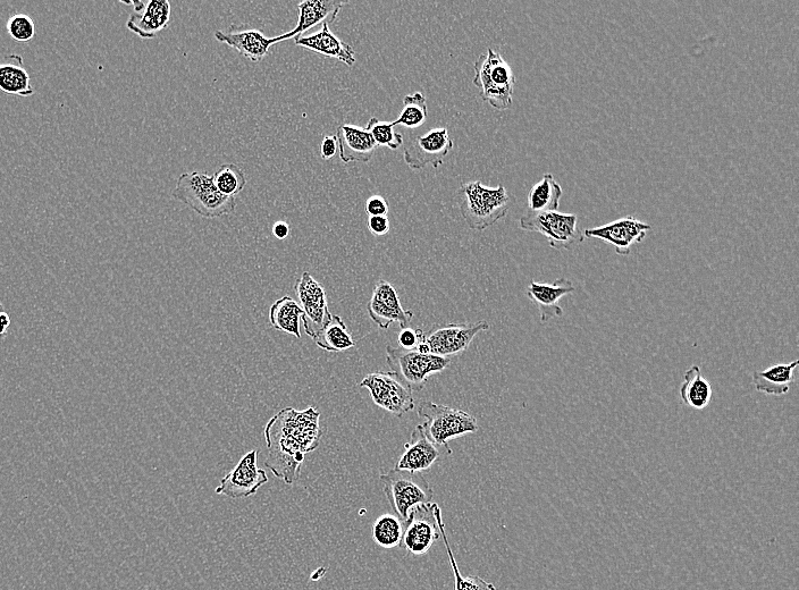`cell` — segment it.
<instances>
[{
    "label": "cell",
    "mask_w": 799,
    "mask_h": 590,
    "mask_svg": "<svg viewBox=\"0 0 799 590\" xmlns=\"http://www.w3.org/2000/svg\"><path fill=\"white\" fill-rule=\"evenodd\" d=\"M259 450H252L243 455L229 474H227L216 488V494L230 497V499H246L255 495L260 487L268 483L265 470L260 469L258 463Z\"/></svg>",
    "instance_id": "cell-13"
},
{
    "label": "cell",
    "mask_w": 799,
    "mask_h": 590,
    "mask_svg": "<svg viewBox=\"0 0 799 590\" xmlns=\"http://www.w3.org/2000/svg\"><path fill=\"white\" fill-rule=\"evenodd\" d=\"M304 316L299 303L291 297H283L273 303L269 310V322L277 331H281L300 339V322Z\"/></svg>",
    "instance_id": "cell-29"
},
{
    "label": "cell",
    "mask_w": 799,
    "mask_h": 590,
    "mask_svg": "<svg viewBox=\"0 0 799 590\" xmlns=\"http://www.w3.org/2000/svg\"><path fill=\"white\" fill-rule=\"evenodd\" d=\"M302 309V323L305 332L313 337L330 322L332 314L328 309L325 289L310 273L305 272L294 285Z\"/></svg>",
    "instance_id": "cell-11"
},
{
    "label": "cell",
    "mask_w": 799,
    "mask_h": 590,
    "mask_svg": "<svg viewBox=\"0 0 799 590\" xmlns=\"http://www.w3.org/2000/svg\"><path fill=\"white\" fill-rule=\"evenodd\" d=\"M215 39L238 50L252 63L262 62L269 54V49L280 44L279 38H267L262 31L257 29L237 30L234 27L229 32L217 30Z\"/></svg>",
    "instance_id": "cell-19"
},
{
    "label": "cell",
    "mask_w": 799,
    "mask_h": 590,
    "mask_svg": "<svg viewBox=\"0 0 799 590\" xmlns=\"http://www.w3.org/2000/svg\"><path fill=\"white\" fill-rule=\"evenodd\" d=\"M338 140L333 136L324 138L321 146V155L324 160L332 159L338 151Z\"/></svg>",
    "instance_id": "cell-39"
},
{
    "label": "cell",
    "mask_w": 799,
    "mask_h": 590,
    "mask_svg": "<svg viewBox=\"0 0 799 590\" xmlns=\"http://www.w3.org/2000/svg\"><path fill=\"white\" fill-rule=\"evenodd\" d=\"M322 435L321 412L316 408L282 409L265 427L267 468L285 484L296 483L306 454L318 448Z\"/></svg>",
    "instance_id": "cell-1"
},
{
    "label": "cell",
    "mask_w": 799,
    "mask_h": 590,
    "mask_svg": "<svg viewBox=\"0 0 799 590\" xmlns=\"http://www.w3.org/2000/svg\"><path fill=\"white\" fill-rule=\"evenodd\" d=\"M6 28L8 36L18 42H28L36 36V24L27 14L13 15Z\"/></svg>",
    "instance_id": "cell-35"
},
{
    "label": "cell",
    "mask_w": 799,
    "mask_h": 590,
    "mask_svg": "<svg viewBox=\"0 0 799 590\" xmlns=\"http://www.w3.org/2000/svg\"><path fill=\"white\" fill-rule=\"evenodd\" d=\"M475 87L487 103L498 111L510 108L515 92L516 77L511 66L504 61L500 53L489 48L487 53L479 56L474 65Z\"/></svg>",
    "instance_id": "cell-4"
},
{
    "label": "cell",
    "mask_w": 799,
    "mask_h": 590,
    "mask_svg": "<svg viewBox=\"0 0 799 590\" xmlns=\"http://www.w3.org/2000/svg\"><path fill=\"white\" fill-rule=\"evenodd\" d=\"M336 140L343 163H368L373 158L377 145L365 128L342 124L336 131Z\"/></svg>",
    "instance_id": "cell-21"
},
{
    "label": "cell",
    "mask_w": 799,
    "mask_h": 590,
    "mask_svg": "<svg viewBox=\"0 0 799 590\" xmlns=\"http://www.w3.org/2000/svg\"><path fill=\"white\" fill-rule=\"evenodd\" d=\"M380 479L392 511L405 524L412 509L433 501V488L422 472L394 468Z\"/></svg>",
    "instance_id": "cell-5"
},
{
    "label": "cell",
    "mask_w": 799,
    "mask_h": 590,
    "mask_svg": "<svg viewBox=\"0 0 799 590\" xmlns=\"http://www.w3.org/2000/svg\"><path fill=\"white\" fill-rule=\"evenodd\" d=\"M11 325V318L6 313L0 314V336H5L8 327Z\"/></svg>",
    "instance_id": "cell-41"
},
{
    "label": "cell",
    "mask_w": 799,
    "mask_h": 590,
    "mask_svg": "<svg viewBox=\"0 0 799 590\" xmlns=\"http://www.w3.org/2000/svg\"><path fill=\"white\" fill-rule=\"evenodd\" d=\"M172 8L167 0H151L144 10L133 13L126 27L141 39H154L171 23Z\"/></svg>",
    "instance_id": "cell-22"
},
{
    "label": "cell",
    "mask_w": 799,
    "mask_h": 590,
    "mask_svg": "<svg viewBox=\"0 0 799 590\" xmlns=\"http://www.w3.org/2000/svg\"><path fill=\"white\" fill-rule=\"evenodd\" d=\"M367 226L375 236H384L390 232V221L388 216L369 217Z\"/></svg>",
    "instance_id": "cell-38"
},
{
    "label": "cell",
    "mask_w": 799,
    "mask_h": 590,
    "mask_svg": "<svg viewBox=\"0 0 799 590\" xmlns=\"http://www.w3.org/2000/svg\"><path fill=\"white\" fill-rule=\"evenodd\" d=\"M173 198L205 218L229 215L238 205L237 198L226 197L217 190L213 175L201 172L183 173L176 182Z\"/></svg>",
    "instance_id": "cell-2"
},
{
    "label": "cell",
    "mask_w": 799,
    "mask_h": 590,
    "mask_svg": "<svg viewBox=\"0 0 799 590\" xmlns=\"http://www.w3.org/2000/svg\"><path fill=\"white\" fill-rule=\"evenodd\" d=\"M313 340L319 349L331 353L348 351L356 345L346 323L336 315H332L330 322L313 337Z\"/></svg>",
    "instance_id": "cell-28"
},
{
    "label": "cell",
    "mask_w": 799,
    "mask_h": 590,
    "mask_svg": "<svg viewBox=\"0 0 799 590\" xmlns=\"http://www.w3.org/2000/svg\"><path fill=\"white\" fill-rule=\"evenodd\" d=\"M213 179L217 190L226 197L237 198L247 184L245 172L235 164L222 165L213 175Z\"/></svg>",
    "instance_id": "cell-32"
},
{
    "label": "cell",
    "mask_w": 799,
    "mask_h": 590,
    "mask_svg": "<svg viewBox=\"0 0 799 590\" xmlns=\"http://www.w3.org/2000/svg\"><path fill=\"white\" fill-rule=\"evenodd\" d=\"M712 385L702 373L701 368L693 366L686 370L684 383L680 386V398L687 407L694 410H704L712 401Z\"/></svg>",
    "instance_id": "cell-26"
},
{
    "label": "cell",
    "mask_w": 799,
    "mask_h": 590,
    "mask_svg": "<svg viewBox=\"0 0 799 590\" xmlns=\"http://www.w3.org/2000/svg\"><path fill=\"white\" fill-rule=\"evenodd\" d=\"M435 503L418 505L411 510L405 524L400 547L412 555L422 556L441 538L434 514Z\"/></svg>",
    "instance_id": "cell-12"
},
{
    "label": "cell",
    "mask_w": 799,
    "mask_h": 590,
    "mask_svg": "<svg viewBox=\"0 0 799 590\" xmlns=\"http://www.w3.org/2000/svg\"><path fill=\"white\" fill-rule=\"evenodd\" d=\"M367 310L370 319L382 330L399 323L401 330L408 328L414 313L402 307L397 290L389 282L378 281L369 300Z\"/></svg>",
    "instance_id": "cell-16"
},
{
    "label": "cell",
    "mask_w": 799,
    "mask_h": 590,
    "mask_svg": "<svg viewBox=\"0 0 799 590\" xmlns=\"http://www.w3.org/2000/svg\"><path fill=\"white\" fill-rule=\"evenodd\" d=\"M453 149V140L447 128H437L411 139L405 148V162L412 170L427 166L439 167Z\"/></svg>",
    "instance_id": "cell-14"
},
{
    "label": "cell",
    "mask_w": 799,
    "mask_h": 590,
    "mask_svg": "<svg viewBox=\"0 0 799 590\" xmlns=\"http://www.w3.org/2000/svg\"><path fill=\"white\" fill-rule=\"evenodd\" d=\"M359 387L369 391L376 406L399 418L416 407L412 391L393 372L368 374Z\"/></svg>",
    "instance_id": "cell-9"
},
{
    "label": "cell",
    "mask_w": 799,
    "mask_h": 590,
    "mask_svg": "<svg viewBox=\"0 0 799 590\" xmlns=\"http://www.w3.org/2000/svg\"><path fill=\"white\" fill-rule=\"evenodd\" d=\"M460 191L465 195L460 212L469 229L484 231L508 215L510 197L502 184L490 188L476 181L462 185Z\"/></svg>",
    "instance_id": "cell-3"
},
{
    "label": "cell",
    "mask_w": 799,
    "mask_h": 590,
    "mask_svg": "<svg viewBox=\"0 0 799 590\" xmlns=\"http://www.w3.org/2000/svg\"><path fill=\"white\" fill-rule=\"evenodd\" d=\"M573 282L567 278H558L553 283L532 282L527 288V297L531 299L540 310L541 322L548 323L551 319L563 316L560 300L566 295L575 292Z\"/></svg>",
    "instance_id": "cell-18"
},
{
    "label": "cell",
    "mask_w": 799,
    "mask_h": 590,
    "mask_svg": "<svg viewBox=\"0 0 799 590\" xmlns=\"http://www.w3.org/2000/svg\"><path fill=\"white\" fill-rule=\"evenodd\" d=\"M434 514L437 521V525H439L441 537L445 545V550H447L449 556L450 566L453 570V575H454L453 590H496L493 584L487 583V581L481 577L478 576L464 577L461 575L456 558H454V554L451 549L447 531H445L444 528L445 526L442 519V511L440 505L437 503H435Z\"/></svg>",
    "instance_id": "cell-30"
},
{
    "label": "cell",
    "mask_w": 799,
    "mask_h": 590,
    "mask_svg": "<svg viewBox=\"0 0 799 590\" xmlns=\"http://www.w3.org/2000/svg\"><path fill=\"white\" fill-rule=\"evenodd\" d=\"M389 210V201L382 196L370 197L366 202V213L369 217L388 216Z\"/></svg>",
    "instance_id": "cell-37"
},
{
    "label": "cell",
    "mask_w": 799,
    "mask_h": 590,
    "mask_svg": "<svg viewBox=\"0 0 799 590\" xmlns=\"http://www.w3.org/2000/svg\"><path fill=\"white\" fill-rule=\"evenodd\" d=\"M426 98L422 92L408 95L403 99V109L398 118L393 123L394 126L403 125L407 129H417L425 124L427 120Z\"/></svg>",
    "instance_id": "cell-33"
},
{
    "label": "cell",
    "mask_w": 799,
    "mask_h": 590,
    "mask_svg": "<svg viewBox=\"0 0 799 590\" xmlns=\"http://www.w3.org/2000/svg\"><path fill=\"white\" fill-rule=\"evenodd\" d=\"M405 522L395 514L386 513L378 517L373 526V538L383 549H394L401 544Z\"/></svg>",
    "instance_id": "cell-31"
},
{
    "label": "cell",
    "mask_w": 799,
    "mask_h": 590,
    "mask_svg": "<svg viewBox=\"0 0 799 590\" xmlns=\"http://www.w3.org/2000/svg\"><path fill=\"white\" fill-rule=\"evenodd\" d=\"M418 416L425 419V433L437 445L450 448L449 441L478 432V423L474 416L459 409H453L434 402H422L418 408Z\"/></svg>",
    "instance_id": "cell-6"
},
{
    "label": "cell",
    "mask_w": 799,
    "mask_h": 590,
    "mask_svg": "<svg viewBox=\"0 0 799 590\" xmlns=\"http://www.w3.org/2000/svg\"><path fill=\"white\" fill-rule=\"evenodd\" d=\"M577 224V215L559 213L558 210L527 213L519 221L521 230L541 233L555 250H573L585 241L584 233L578 230Z\"/></svg>",
    "instance_id": "cell-8"
},
{
    "label": "cell",
    "mask_w": 799,
    "mask_h": 590,
    "mask_svg": "<svg viewBox=\"0 0 799 590\" xmlns=\"http://www.w3.org/2000/svg\"><path fill=\"white\" fill-rule=\"evenodd\" d=\"M386 361L392 372L405 383L411 391H422L432 375L442 373L451 364V359L423 354L417 350L400 347H386Z\"/></svg>",
    "instance_id": "cell-7"
},
{
    "label": "cell",
    "mask_w": 799,
    "mask_h": 590,
    "mask_svg": "<svg viewBox=\"0 0 799 590\" xmlns=\"http://www.w3.org/2000/svg\"><path fill=\"white\" fill-rule=\"evenodd\" d=\"M489 328L490 325L485 320L474 324L435 325L425 334V341L430 345L432 354L450 359L464 353L476 335Z\"/></svg>",
    "instance_id": "cell-10"
},
{
    "label": "cell",
    "mask_w": 799,
    "mask_h": 590,
    "mask_svg": "<svg viewBox=\"0 0 799 590\" xmlns=\"http://www.w3.org/2000/svg\"><path fill=\"white\" fill-rule=\"evenodd\" d=\"M0 90L7 95L30 97L35 95L30 75L21 55H7L0 59Z\"/></svg>",
    "instance_id": "cell-24"
},
{
    "label": "cell",
    "mask_w": 799,
    "mask_h": 590,
    "mask_svg": "<svg viewBox=\"0 0 799 590\" xmlns=\"http://www.w3.org/2000/svg\"><path fill=\"white\" fill-rule=\"evenodd\" d=\"M290 234V226L287 222H277L273 226V235L276 239L285 240Z\"/></svg>",
    "instance_id": "cell-40"
},
{
    "label": "cell",
    "mask_w": 799,
    "mask_h": 590,
    "mask_svg": "<svg viewBox=\"0 0 799 590\" xmlns=\"http://www.w3.org/2000/svg\"><path fill=\"white\" fill-rule=\"evenodd\" d=\"M347 2L340 0H306L298 5L299 20L296 29L279 36V42L302 37L305 32L321 23H333Z\"/></svg>",
    "instance_id": "cell-20"
},
{
    "label": "cell",
    "mask_w": 799,
    "mask_h": 590,
    "mask_svg": "<svg viewBox=\"0 0 799 590\" xmlns=\"http://www.w3.org/2000/svg\"><path fill=\"white\" fill-rule=\"evenodd\" d=\"M563 196L561 185L546 173L528 195V213L557 212Z\"/></svg>",
    "instance_id": "cell-27"
},
{
    "label": "cell",
    "mask_w": 799,
    "mask_h": 590,
    "mask_svg": "<svg viewBox=\"0 0 799 590\" xmlns=\"http://www.w3.org/2000/svg\"><path fill=\"white\" fill-rule=\"evenodd\" d=\"M798 365L799 361L794 360L788 364H779L765 370H758L753 375L755 390L767 395H786L790 390V385L795 381V370Z\"/></svg>",
    "instance_id": "cell-25"
},
{
    "label": "cell",
    "mask_w": 799,
    "mask_h": 590,
    "mask_svg": "<svg viewBox=\"0 0 799 590\" xmlns=\"http://www.w3.org/2000/svg\"><path fill=\"white\" fill-rule=\"evenodd\" d=\"M451 448L435 444L427 437L423 425L415 427L410 440L405 444L397 469L423 472L431 469L437 461L449 457Z\"/></svg>",
    "instance_id": "cell-17"
},
{
    "label": "cell",
    "mask_w": 799,
    "mask_h": 590,
    "mask_svg": "<svg viewBox=\"0 0 799 590\" xmlns=\"http://www.w3.org/2000/svg\"><path fill=\"white\" fill-rule=\"evenodd\" d=\"M652 230L650 224L639 221L634 216H625L611 223L593 227L584 231L585 238L602 240L615 247L620 256H627L632 251V247L641 243L647 234Z\"/></svg>",
    "instance_id": "cell-15"
},
{
    "label": "cell",
    "mask_w": 799,
    "mask_h": 590,
    "mask_svg": "<svg viewBox=\"0 0 799 590\" xmlns=\"http://www.w3.org/2000/svg\"><path fill=\"white\" fill-rule=\"evenodd\" d=\"M424 341L425 334L420 328H418V330H412L410 327L403 328L398 337L400 348L406 350H416L418 344Z\"/></svg>",
    "instance_id": "cell-36"
},
{
    "label": "cell",
    "mask_w": 799,
    "mask_h": 590,
    "mask_svg": "<svg viewBox=\"0 0 799 590\" xmlns=\"http://www.w3.org/2000/svg\"><path fill=\"white\" fill-rule=\"evenodd\" d=\"M296 45L311 50V52L321 54L326 57L338 59V61L348 66L356 63V53L353 48L336 37L330 29V24L324 23L321 30L307 37L294 39Z\"/></svg>",
    "instance_id": "cell-23"
},
{
    "label": "cell",
    "mask_w": 799,
    "mask_h": 590,
    "mask_svg": "<svg viewBox=\"0 0 799 590\" xmlns=\"http://www.w3.org/2000/svg\"><path fill=\"white\" fill-rule=\"evenodd\" d=\"M395 126L391 122H384L378 118H370L366 125V130L373 137L377 147H386L391 150H397L403 145V137L401 133L394 131Z\"/></svg>",
    "instance_id": "cell-34"
},
{
    "label": "cell",
    "mask_w": 799,
    "mask_h": 590,
    "mask_svg": "<svg viewBox=\"0 0 799 590\" xmlns=\"http://www.w3.org/2000/svg\"><path fill=\"white\" fill-rule=\"evenodd\" d=\"M0 314H2V311H0Z\"/></svg>",
    "instance_id": "cell-42"
}]
</instances>
